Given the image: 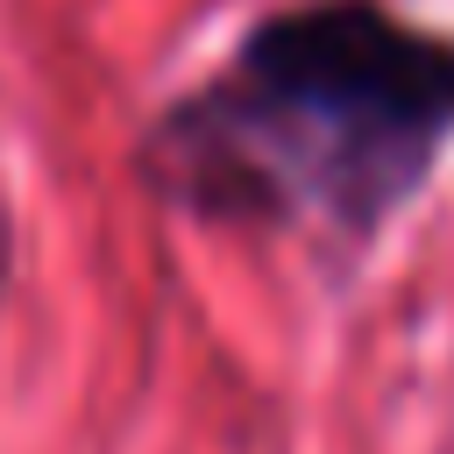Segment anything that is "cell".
<instances>
[{
  "label": "cell",
  "mask_w": 454,
  "mask_h": 454,
  "mask_svg": "<svg viewBox=\"0 0 454 454\" xmlns=\"http://www.w3.org/2000/svg\"><path fill=\"white\" fill-rule=\"evenodd\" d=\"M454 135V43L383 0H298L149 128L156 184L241 227L376 241Z\"/></svg>",
  "instance_id": "1"
}]
</instances>
